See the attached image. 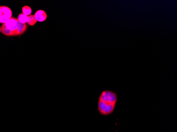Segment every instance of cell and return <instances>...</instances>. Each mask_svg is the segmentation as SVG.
<instances>
[{
    "label": "cell",
    "mask_w": 177,
    "mask_h": 132,
    "mask_svg": "<svg viewBox=\"0 0 177 132\" xmlns=\"http://www.w3.org/2000/svg\"><path fill=\"white\" fill-rule=\"evenodd\" d=\"M118 94L110 90H104L99 95L97 109L102 116L112 115L116 109Z\"/></svg>",
    "instance_id": "cell-1"
},
{
    "label": "cell",
    "mask_w": 177,
    "mask_h": 132,
    "mask_svg": "<svg viewBox=\"0 0 177 132\" xmlns=\"http://www.w3.org/2000/svg\"><path fill=\"white\" fill-rule=\"evenodd\" d=\"M3 24L7 29L12 32L13 36H17V31L19 27V21L18 19L15 18H11Z\"/></svg>",
    "instance_id": "cell-2"
},
{
    "label": "cell",
    "mask_w": 177,
    "mask_h": 132,
    "mask_svg": "<svg viewBox=\"0 0 177 132\" xmlns=\"http://www.w3.org/2000/svg\"><path fill=\"white\" fill-rule=\"evenodd\" d=\"M12 12L10 8L6 6H0V23H5L12 18Z\"/></svg>",
    "instance_id": "cell-3"
},
{
    "label": "cell",
    "mask_w": 177,
    "mask_h": 132,
    "mask_svg": "<svg viewBox=\"0 0 177 132\" xmlns=\"http://www.w3.org/2000/svg\"><path fill=\"white\" fill-rule=\"evenodd\" d=\"M35 17L38 22H43L47 18V15L44 11L38 10L35 14Z\"/></svg>",
    "instance_id": "cell-4"
},
{
    "label": "cell",
    "mask_w": 177,
    "mask_h": 132,
    "mask_svg": "<svg viewBox=\"0 0 177 132\" xmlns=\"http://www.w3.org/2000/svg\"><path fill=\"white\" fill-rule=\"evenodd\" d=\"M27 28V24L21 23L19 22V27L17 31V36L24 34V33L26 32Z\"/></svg>",
    "instance_id": "cell-5"
},
{
    "label": "cell",
    "mask_w": 177,
    "mask_h": 132,
    "mask_svg": "<svg viewBox=\"0 0 177 132\" xmlns=\"http://www.w3.org/2000/svg\"><path fill=\"white\" fill-rule=\"evenodd\" d=\"M18 20L21 23L26 24L27 23L28 21V17L27 15H24L23 13L19 14L18 18Z\"/></svg>",
    "instance_id": "cell-6"
},
{
    "label": "cell",
    "mask_w": 177,
    "mask_h": 132,
    "mask_svg": "<svg viewBox=\"0 0 177 132\" xmlns=\"http://www.w3.org/2000/svg\"><path fill=\"white\" fill-rule=\"evenodd\" d=\"M22 11L23 14L24 15H27V16L30 15L31 12H32V10H31L30 7H29V6H27V5L22 8Z\"/></svg>",
    "instance_id": "cell-7"
},
{
    "label": "cell",
    "mask_w": 177,
    "mask_h": 132,
    "mask_svg": "<svg viewBox=\"0 0 177 132\" xmlns=\"http://www.w3.org/2000/svg\"><path fill=\"white\" fill-rule=\"evenodd\" d=\"M37 21L34 15H30L28 17V24L31 26H34L35 24L37 23Z\"/></svg>",
    "instance_id": "cell-8"
},
{
    "label": "cell",
    "mask_w": 177,
    "mask_h": 132,
    "mask_svg": "<svg viewBox=\"0 0 177 132\" xmlns=\"http://www.w3.org/2000/svg\"><path fill=\"white\" fill-rule=\"evenodd\" d=\"M0 32H1V27H0Z\"/></svg>",
    "instance_id": "cell-9"
}]
</instances>
